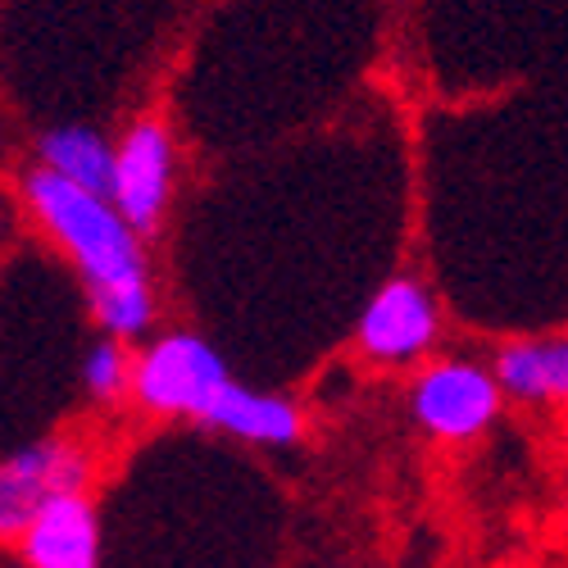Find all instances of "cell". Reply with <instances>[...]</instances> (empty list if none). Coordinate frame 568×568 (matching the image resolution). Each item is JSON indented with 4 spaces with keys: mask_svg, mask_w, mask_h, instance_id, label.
Returning a JSON list of instances; mask_svg holds the SVG:
<instances>
[{
    "mask_svg": "<svg viewBox=\"0 0 568 568\" xmlns=\"http://www.w3.org/2000/svg\"><path fill=\"white\" fill-rule=\"evenodd\" d=\"M23 568H101V514L87 491L45 505L19 537Z\"/></svg>",
    "mask_w": 568,
    "mask_h": 568,
    "instance_id": "52a82bcc",
    "label": "cell"
},
{
    "mask_svg": "<svg viewBox=\"0 0 568 568\" xmlns=\"http://www.w3.org/2000/svg\"><path fill=\"white\" fill-rule=\"evenodd\" d=\"M87 478L91 455L69 437H41L0 459V541H19L45 505L82 491Z\"/></svg>",
    "mask_w": 568,
    "mask_h": 568,
    "instance_id": "5b68a950",
    "label": "cell"
},
{
    "mask_svg": "<svg viewBox=\"0 0 568 568\" xmlns=\"http://www.w3.org/2000/svg\"><path fill=\"white\" fill-rule=\"evenodd\" d=\"M78 373H82V392L97 405H114V400H123L132 392V355L114 337H101L97 346H91L82 355Z\"/></svg>",
    "mask_w": 568,
    "mask_h": 568,
    "instance_id": "8fae6325",
    "label": "cell"
},
{
    "mask_svg": "<svg viewBox=\"0 0 568 568\" xmlns=\"http://www.w3.org/2000/svg\"><path fill=\"white\" fill-rule=\"evenodd\" d=\"M114 160L119 146L87 123H69V128H51L37 136V169L55 173L91 196H110L114 192Z\"/></svg>",
    "mask_w": 568,
    "mask_h": 568,
    "instance_id": "9c48e42d",
    "label": "cell"
},
{
    "mask_svg": "<svg viewBox=\"0 0 568 568\" xmlns=\"http://www.w3.org/2000/svg\"><path fill=\"white\" fill-rule=\"evenodd\" d=\"M236 387L227 359L201 333H164L132 355V400L155 418L210 423L219 400Z\"/></svg>",
    "mask_w": 568,
    "mask_h": 568,
    "instance_id": "7a4b0ae2",
    "label": "cell"
},
{
    "mask_svg": "<svg viewBox=\"0 0 568 568\" xmlns=\"http://www.w3.org/2000/svg\"><path fill=\"white\" fill-rule=\"evenodd\" d=\"M173 182H178V146H173L169 123L151 114L136 119L119 141L110 201L141 242L164 227L169 205H173Z\"/></svg>",
    "mask_w": 568,
    "mask_h": 568,
    "instance_id": "8992f818",
    "label": "cell"
},
{
    "mask_svg": "<svg viewBox=\"0 0 568 568\" xmlns=\"http://www.w3.org/2000/svg\"><path fill=\"white\" fill-rule=\"evenodd\" d=\"M442 337V305L418 277H387L355 323V351L368 364L405 368L428 359Z\"/></svg>",
    "mask_w": 568,
    "mask_h": 568,
    "instance_id": "277c9868",
    "label": "cell"
},
{
    "mask_svg": "<svg viewBox=\"0 0 568 568\" xmlns=\"http://www.w3.org/2000/svg\"><path fill=\"white\" fill-rule=\"evenodd\" d=\"M210 428L236 437V442H251V446H268V450H282V446H296L301 433H305V418L296 409V400L277 396V392H255V387H242L236 383L219 409L210 414Z\"/></svg>",
    "mask_w": 568,
    "mask_h": 568,
    "instance_id": "30bf717a",
    "label": "cell"
},
{
    "mask_svg": "<svg viewBox=\"0 0 568 568\" xmlns=\"http://www.w3.org/2000/svg\"><path fill=\"white\" fill-rule=\"evenodd\" d=\"M500 383L487 364L473 359H433L409 383V414L433 442L464 446L478 442L500 418Z\"/></svg>",
    "mask_w": 568,
    "mask_h": 568,
    "instance_id": "3957f363",
    "label": "cell"
},
{
    "mask_svg": "<svg viewBox=\"0 0 568 568\" xmlns=\"http://www.w3.org/2000/svg\"><path fill=\"white\" fill-rule=\"evenodd\" d=\"M491 373L509 400L524 405H568V333L524 337L496 351Z\"/></svg>",
    "mask_w": 568,
    "mask_h": 568,
    "instance_id": "ba28073f",
    "label": "cell"
},
{
    "mask_svg": "<svg viewBox=\"0 0 568 568\" xmlns=\"http://www.w3.org/2000/svg\"><path fill=\"white\" fill-rule=\"evenodd\" d=\"M23 201L41 232L69 255L78 268L91 314L114 342H136L151 333L155 323V287H151V264L146 242L128 227V219L114 210L110 196H91L82 186L28 169L23 178Z\"/></svg>",
    "mask_w": 568,
    "mask_h": 568,
    "instance_id": "6da1fadb",
    "label": "cell"
}]
</instances>
